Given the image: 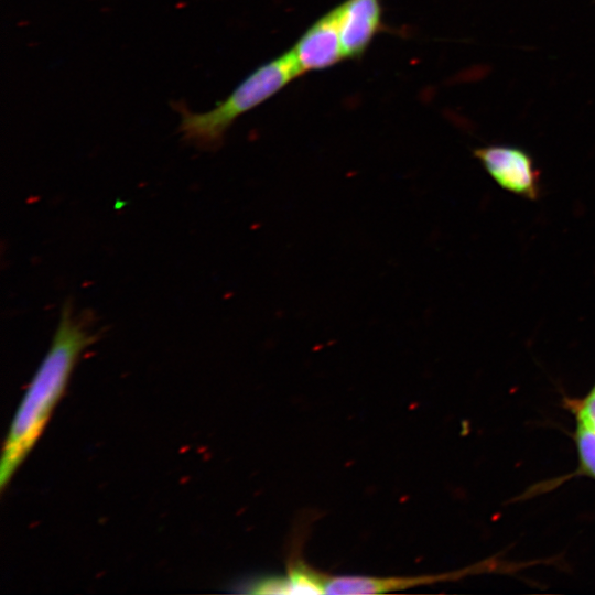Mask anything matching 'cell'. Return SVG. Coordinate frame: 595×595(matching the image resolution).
Returning <instances> with one entry per match:
<instances>
[{"label":"cell","instance_id":"cell-1","mask_svg":"<svg viewBox=\"0 0 595 595\" xmlns=\"http://www.w3.org/2000/svg\"><path fill=\"white\" fill-rule=\"evenodd\" d=\"M96 340L88 321L75 315L66 302L52 344L29 382L6 436L0 459V489L12 476L41 436L62 398L82 353Z\"/></svg>","mask_w":595,"mask_h":595},{"label":"cell","instance_id":"cell-2","mask_svg":"<svg viewBox=\"0 0 595 595\" xmlns=\"http://www.w3.org/2000/svg\"><path fill=\"white\" fill-rule=\"evenodd\" d=\"M301 75L303 73L289 50L257 67L209 111L196 113L183 102L173 104L181 115L178 131L187 142L215 149L238 117L263 104Z\"/></svg>","mask_w":595,"mask_h":595},{"label":"cell","instance_id":"cell-3","mask_svg":"<svg viewBox=\"0 0 595 595\" xmlns=\"http://www.w3.org/2000/svg\"><path fill=\"white\" fill-rule=\"evenodd\" d=\"M473 154L502 190L531 201L539 197L540 173L522 148L490 144L475 149Z\"/></svg>","mask_w":595,"mask_h":595},{"label":"cell","instance_id":"cell-4","mask_svg":"<svg viewBox=\"0 0 595 595\" xmlns=\"http://www.w3.org/2000/svg\"><path fill=\"white\" fill-rule=\"evenodd\" d=\"M290 51L303 74L326 69L345 60L337 7L310 25Z\"/></svg>","mask_w":595,"mask_h":595},{"label":"cell","instance_id":"cell-5","mask_svg":"<svg viewBox=\"0 0 595 595\" xmlns=\"http://www.w3.org/2000/svg\"><path fill=\"white\" fill-rule=\"evenodd\" d=\"M345 58H359L383 26L381 0H345L337 6Z\"/></svg>","mask_w":595,"mask_h":595},{"label":"cell","instance_id":"cell-6","mask_svg":"<svg viewBox=\"0 0 595 595\" xmlns=\"http://www.w3.org/2000/svg\"><path fill=\"white\" fill-rule=\"evenodd\" d=\"M574 440L581 473L595 478V433L577 423Z\"/></svg>","mask_w":595,"mask_h":595},{"label":"cell","instance_id":"cell-7","mask_svg":"<svg viewBox=\"0 0 595 595\" xmlns=\"http://www.w3.org/2000/svg\"><path fill=\"white\" fill-rule=\"evenodd\" d=\"M577 423L595 433V386L580 401L572 403Z\"/></svg>","mask_w":595,"mask_h":595}]
</instances>
